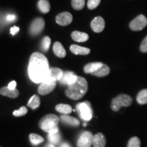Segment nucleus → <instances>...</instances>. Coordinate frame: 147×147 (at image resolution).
<instances>
[{
  "mask_svg": "<svg viewBox=\"0 0 147 147\" xmlns=\"http://www.w3.org/2000/svg\"><path fill=\"white\" fill-rule=\"evenodd\" d=\"M28 74L29 78L35 83H42L47 80L50 74L49 61L43 54L34 53L29 61Z\"/></svg>",
  "mask_w": 147,
  "mask_h": 147,
  "instance_id": "obj_1",
  "label": "nucleus"
},
{
  "mask_svg": "<svg viewBox=\"0 0 147 147\" xmlns=\"http://www.w3.org/2000/svg\"><path fill=\"white\" fill-rule=\"evenodd\" d=\"M88 90L87 80L83 77L78 76L76 81L68 85L65 90L66 96L74 100H78L82 98Z\"/></svg>",
  "mask_w": 147,
  "mask_h": 147,
  "instance_id": "obj_2",
  "label": "nucleus"
},
{
  "mask_svg": "<svg viewBox=\"0 0 147 147\" xmlns=\"http://www.w3.org/2000/svg\"><path fill=\"white\" fill-rule=\"evenodd\" d=\"M59 118L54 114H49L45 116L39 122V127L41 129L49 134H56L59 132L58 123Z\"/></svg>",
  "mask_w": 147,
  "mask_h": 147,
  "instance_id": "obj_3",
  "label": "nucleus"
},
{
  "mask_svg": "<svg viewBox=\"0 0 147 147\" xmlns=\"http://www.w3.org/2000/svg\"><path fill=\"white\" fill-rule=\"evenodd\" d=\"M133 99L127 94H121L113 98L111 102V108L113 111H119L121 107H129L131 105Z\"/></svg>",
  "mask_w": 147,
  "mask_h": 147,
  "instance_id": "obj_4",
  "label": "nucleus"
},
{
  "mask_svg": "<svg viewBox=\"0 0 147 147\" xmlns=\"http://www.w3.org/2000/svg\"><path fill=\"white\" fill-rule=\"evenodd\" d=\"M76 109L82 119L86 121L91 120L93 117V110L91 104L89 102L86 101L78 104L76 106Z\"/></svg>",
  "mask_w": 147,
  "mask_h": 147,
  "instance_id": "obj_5",
  "label": "nucleus"
},
{
  "mask_svg": "<svg viewBox=\"0 0 147 147\" xmlns=\"http://www.w3.org/2000/svg\"><path fill=\"white\" fill-rule=\"evenodd\" d=\"M147 25V18L143 14H140L130 22L129 28L134 32L142 30Z\"/></svg>",
  "mask_w": 147,
  "mask_h": 147,
  "instance_id": "obj_6",
  "label": "nucleus"
},
{
  "mask_svg": "<svg viewBox=\"0 0 147 147\" xmlns=\"http://www.w3.org/2000/svg\"><path fill=\"white\" fill-rule=\"evenodd\" d=\"M45 20L42 18H37L34 20L29 27V33L33 36L39 35L45 27Z\"/></svg>",
  "mask_w": 147,
  "mask_h": 147,
  "instance_id": "obj_7",
  "label": "nucleus"
},
{
  "mask_svg": "<svg viewBox=\"0 0 147 147\" xmlns=\"http://www.w3.org/2000/svg\"><path fill=\"white\" fill-rule=\"evenodd\" d=\"M94 136L90 131H84L77 142V147H91L93 144Z\"/></svg>",
  "mask_w": 147,
  "mask_h": 147,
  "instance_id": "obj_8",
  "label": "nucleus"
},
{
  "mask_svg": "<svg viewBox=\"0 0 147 147\" xmlns=\"http://www.w3.org/2000/svg\"><path fill=\"white\" fill-rule=\"evenodd\" d=\"M57 85V81H51L47 80L42 83H40V87H38V93L42 95H46L51 92H52Z\"/></svg>",
  "mask_w": 147,
  "mask_h": 147,
  "instance_id": "obj_9",
  "label": "nucleus"
},
{
  "mask_svg": "<svg viewBox=\"0 0 147 147\" xmlns=\"http://www.w3.org/2000/svg\"><path fill=\"white\" fill-rule=\"evenodd\" d=\"M72 15L68 12H64L59 14L56 16V22L61 26H66L68 25L72 21Z\"/></svg>",
  "mask_w": 147,
  "mask_h": 147,
  "instance_id": "obj_10",
  "label": "nucleus"
},
{
  "mask_svg": "<svg viewBox=\"0 0 147 147\" xmlns=\"http://www.w3.org/2000/svg\"><path fill=\"white\" fill-rule=\"evenodd\" d=\"M91 27L92 30L95 33H100L105 27V21L101 16H97L91 21Z\"/></svg>",
  "mask_w": 147,
  "mask_h": 147,
  "instance_id": "obj_11",
  "label": "nucleus"
},
{
  "mask_svg": "<svg viewBox=\"0 0 147 147\" xmlns=\"http://www.w3.org/2000/svg\"><path fill=\"white\" fill-rule=\"evenodd\" d=\"M77 78H78V76L72 71H65L64 72L61 79L59 82L61 84H67L68 86L76 82Z\"/></svg>",
  "mask_w": 147,
  "mask_h": 147,
  "instance_id": "obj_12",
  "label": "nucleus"
},
{
  "mask_svg": "<svg viewBox=\"0 0 147 147\" xmlns=\"http://www.w3.org/2000/svg\"><path fill=\"white\" fill-rule=\"evenodd\" d=\"M64 72L61 69L58 67H51L50 74L47 80L51 81H59L63 76Z\"/></svg>",
  "mask_w": 147,
  "mask_h": 147,
  "instance_id": "obj_13",
  "label": "nucleus"
},
{
  "mask_svg": "<svg viewBox=\"0 0 147 147\" xmlns=\"http://www.w3.org/2000/svg\"><path fill=\"white\" fill-rule=\"evenodd\" d=\"M93 144L94 147H105L106 144V138L102 133H97L93 136Z\"/></svg>",
  "mask_w": 147,
  "mask_h": 147,
  "instance_id": "obj_14",
  "label": "nucleus"
},
{
  "mask_svg": "<svg viewBox=\"0 0 147 147\" xmlns=\"http://www.w3.org/2000/svg\"><path fill=\"white\" fill-rule=\"evenodd\" d=\"M104 65L102 62H93L89 63L84 65V71L86 74H92L98 70L102 66Z\"/></svg>",
  "mask_w": 147,
  "mask_h": 147,
  "instance_id": "obj_15",
  "label": "nucleus"
},
{
  "mask_svg": "<svg viewBox=\"0 0 147 147\" xmlns=\"http://www.w3.org/2000/svg\"><path fill=\"white\" fill-rule=\"evenodd\" d=\"M71 52L74 55H87L89 54L91 51L89 49L85 47H80V46L76 45H72L69 48Z\"/></svg>",
  "mask_w": 147,
  "mask_h": 147,
  "instance_id": "obj_16",
  "label": "nucleus"
},
{
  "mask_svg": "<svg viewBox=\"0 0 147 147\" xmlns=\"http://www.w3.org/2000/svg\"><path fill=\"white\" fill-rule=\"evenodd\" d=\"M0 93L1 95L10 97V98H16L19 95V91L18 89H10L8 87L1 88Z\"/></svg>",
  "mask_w": 147,
  "mask_h": 147,
  "instance_id": "obj_17",
  "label": "nucleus"
},
{
  "mask_svg": "<svg viewBox=\"0 0 147 147\" xmlns=\"http://www.w3.org/2000/svg\"><path fill=\"white\" fill-rule=\"evenodd\" d=\"M53 52L55 55L59 58L65 57L66 55V51L63 47V45L59 42H55L53 45Z\"/></svg>",
  "mask_w": 147,
  "mask_h": 147,
  "instance_id": "obj_18",
  "label": "nucleus"
},
{
  "mask_svg": "<svg viewBox=\"0 0 147 147\" xmlns=\"http://www.w3.org/2000/svg\"><path fill=\"white\" fill-rule=\"evenodd\" d=\"M61 120L63 123L69 125L71 126L77 127L80 125V121L78 119L67 115H63L61 116Z\"/></svg>",
  "mask_w": 147,
  "mask_h": 147,
  "instance_id": "obj_19",
  "label": "nucleus"
},
{
  "mask_svg": "<svg viewBox=\"0 0 147 147\" xmlns=\"http://www.w3.org/2000/svg\"><path fill=\"white\" fill-rule=\"evenodd\" d=\"M71 38L78 42H84L89 40V35L86 33L75 31L71 33Z\"/></svg>",
  "mask_w": 147,
  "mask_h": 147,
  "instance_id": "obj_20",
  "label": "nucleus"
},
{
  "mask_svg": "<svg viewBox=\"0 0 147 147\" xmlns=\"http://www.w3.org/2000/svg\"><path fill=\"white\" fill-rule=\"evenodd\" d=\"M110 71V67H108L107 65H106V64H104V65H103L102 67L98 69V70L95 71V72L92 73L91 74L93 75V76H95L97 77H104L109 74Z\"/></svg>",
  "mask_w": 147,
  "mask_h": 147,
  "instance_id": "obj_21",
  "label": "nucleus"
},
{
  "mask_svg": "<svg viewBox=\"0 0 147 147\" xmlns=\"http://www.w3.org/2000/svg\"><path fill=\"white\" fill-rule=\"evenodd\" d=\"M55 109L58 113L63 114V115H68V114H70L72 112V108L68 104H57L55 107Z\"/></svg>",
  "mask_w": 147,
  "mask_h": 147,
  "instance_id": "obj_22",
  "label": "nucleus"
},
{
  "mask_svg": "<svg viewBox=\"0 0 147 147\" xmlns=\"http://www.w3.org/2000/svg\"><path fill=\"white\" fill-rule=\"evenodd\" d=\"M38 7L42 13H48L51 9V5L48 0H39L38 2Z\"/></svg>",
  "mask_w": 147,
  "mask_h": 147,
  "instance_id": "obj_23",
  "label": "nucleus"
},
{
  "mask_svg": "<svg viewBox=\"0 0 147 147\" xmlns=\"http://www.w3.org/2000/svg\"><path fill=\"white\" fill-rule=\"evenodd\" d=\"M136 101L139 104H141V105L147 104V89L141 90L138 93Z\"/></svg>",
  "mask_w": 147,
  "mask_h": 147,
  "instance_id": "obj_24",
  "label": "nucleus"
},
{
  "mask_svg": "<svg viewBox=\"0 0 147 147\" xmlns=\"http://www.w3.org/2000/svg\"><path fill=\"white\" fill-rule=\"evenodd\" d=\"M40 97L36 95H33V96L30 98V100H29L28 104H27V106L33 110H35L36 109V108H38L40 106Z\"/></svg>",
  "mask_w": 147,
  "mask_h": 147,
  "instance_id": "obj_25",
  "label": "nucleus"
},
{
  "mask_svg": "<svg viewBox=\"0 0 147 147\" xmlns=\"http://www.w3.org/2000/svg\"><path fill=\"white\" fill-rule=\"evenodd\" d=\"M29 140H30V142L35 145L40 144L45 141V139L43 138L36 134H31L29 135Z\"/></svg>",
  "mask_w": 147,
  "mask_h": 147,
  "instance_id": "obj_26",
  "label": "nucleus"
},
{
  "mask_svg": "<svg viewBox=\"0 0 147 147\" xmlns=\"http://www.w3.org/2000/svg\"><path fill=\"white\" fill-rule=\"evenodd\" d=\"M85 0H71L72 8L76 10H80L84 8Z\"/></svg>",
  "mask_w": 147,
  "mask_h": 147,
  "instance_id": "obj_27",
  "label": "nucleus"
},
{
  "mask_svg": "<svg viewBox=\"0 0 147 147\" xmlns=\"http://www.w3.org/2000/svg\"><path fill=\"white\" fill-rule=\"evenodd\" d=\"M51 42V38H49V36H46L42 39L41 43V48L42 50L44 52H47V51H49V48H50Z\"/></svg>",
  "mask_w": 147,
  "mask_h": 147,
  "instance_id": "obj_28",
  "label": "nucleus"
},
{
  "mask_svg": "<svg viewBox=\"0 0 147 147\" xmlns=\"http://www.w3.org/2000/svg\"><path fill=\"white\" fill-rule=\"evenodd\" d=\"M140 140L136 136H134L129 140L127 147H140Z\"/></svg>",
  "mask_w": 147,
  "mask_h": 147,
  "instance_id": "obj_29",
  "label": "nucleus"
},
{
  "mask_svg": "<svg viewBox=\"0 0 147 147\" xmlns=\"http://www.w3.org/2000/svg\"><path fill=\"white\" fill-rule=\"evenodd\" d=\"M48 139H49V142L53 144H57V143L60 141L61 136L60 134L58 133L56 134H49L48 136Z\"/></svg>",
  "mask_w": 147,
  "mask_h": 147,
  "instance_id": "obj_30",
  "label": "nucleus"
},
{
  "mask_svg": "<svg viewBox=\"0 0 147 147\" xmlns=\"http://www.w3.org/2000/svg\"><path fill=\"white\" fill-rule=\"evenodd\" d=\"M27 113V109L25 106H22L21 108L17 110H14L13 112V115L14 117H23V116L25 115Z\"/></svg>",
  "mask_w": 147,
  "mask_h": 147,
  "instance_id": "obj_31",
  "label": "nucleus"
},
{
  "mask_svg": "<svg viewBox=\"0 0 147 147\" xmlns=\"http://www.w3.org/2000/svg\"><path fill=\"white\" fill-rule=\"evenodd\" d=\"M101 0H88L87 7L90 10H94L100 5Z\"/></svg>",
  "mask_w": 147,
  "mask_h": 147,
  "instance_id": "obj_32",
  "label": "nucleus"
},
{
  "mask_svg": "<svg viewBox=\"0 0 147 147\" xmlns=\"http://www.w3.org/2000/svg\"><path fill=\"white\" fill-rule=\"evenodd\" d=\"M140 50L142 53H147V36L142 40L140 47Z\"/></svg>",
  "mask_w": 147,
  "mask_h": 147,
  "instance_id": "obj_33",
  "label": "nucleus"
},
{
  "mask_svg": "<svg viewBox=\"0 0 147 147\" xmlns=\"http://www.w3.org/2000/svg\"><path fill=\"white\" fill-rule=\"evenodd\" d=\"M19 32V27H16V26H14L12 27H11L10 29V34L12 35H15L17 34V33Z\"/></svg>",
  "mask_w": 147,
  "mask_h": 147,
  "instance_id": "obj_34",
  "label": "nucleus"
},
{
  "mask_svg": "<svg viewBox=\"0 0 147 147\" xmlns=\"http://www.w3.org/2000/svg\"><path fill=\"white\" fill-rule=\"evenodd\" d=\"M16 87V81H14V80L10 82V83L8 84V87L10 89H15Z\"/></svg>",
  "mask_w": 147,
  "mask_h": 147,
  "instance_id": "obj_35",
  "label": "nucleus"
},
{
  "mask_svg": "<svg viewBox=\"0 0 147 147\" xmlns=\"http://www.w3.org/2000/svg\"><path fill=\"white\" fill-rule=\"evenodd\" d=\"M6 18H7V20L9 21H13L15 20L16 17H15V16L13 15V14H8V15L7 16Z\"/></svg>",
  "mask_w": 147,
  "mask_h": 147,
  "instance_id": "obj_36",
  "label": "nucleus"
},
{
  "mask_svg": "<svg viewBox=\"0 0 147 147\" xmlns=\"http://www.w3.org/2000/svg\"><path fill=\"white\" fill-rule=\"evenodd\" d=\"M61 147H70V146L67 143H63V144H61Z\"/></svg>",
  "mask_w": 147,
  "mask_h": 147,
  "instance_id": "obj_37",
  "label": "nucleus"
},
{
  "mask_svg": "<svg viewBox=\"0 0 147 147\" xmlns=\"http://www.w3.org/2000/svg\"><path fill=\"white\" fill-rule=\"evenodd\" d=\"M45 147H55L54 145H53L52 144H49L47 145H46Z\"/></svg>",
  "mask_w": 147,
  "mask_h": 147,
  "instance_id": "obj_38",
  "label": "nucleus"
}]
</instances>
